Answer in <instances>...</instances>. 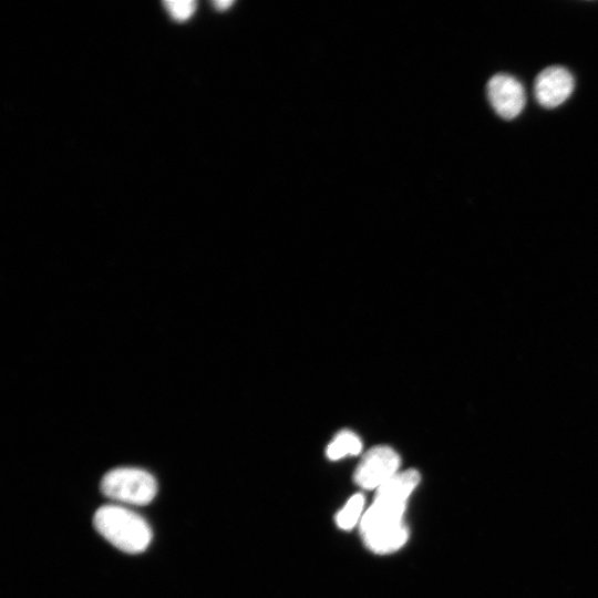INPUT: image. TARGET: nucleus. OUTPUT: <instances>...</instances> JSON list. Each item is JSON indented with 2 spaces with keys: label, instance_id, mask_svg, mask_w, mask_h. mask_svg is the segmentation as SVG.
I'll list each match as a JSON object with an SVG mask.
<instances>
[{
  "label": "nucleus",
  "instance_id": "4",
  "mask_svg": "<svg viewBox=\"0 0 598 598\" xmlns=\"http://www.w3.org/2000/svg\"><path fill=\"white\" fill-rule=\"evenodd\" d=\"M400 456L386 445L370 448L354 473V482L364 489L379 488L399 473Z\"/></svg>",
  "mask_w": 598,
  "mask_h": 598
},
{
  "label": "nucleus",
  "instance_id": "10",
  "mask_svg": "<svg viewBox=\"0 0 598 598\" xmlns=\"http://www.w3.org/2000/svg\"><path fill=\"white\" fill-rule=\"evenodd\" d=\"M233 4V1L229 0H219L215 1L214 6L217 10H226Z\"/></svg>",
  "mask_w": 598,
  "mask_h": 598
},
{
  "label": "nucleus",
  "instance_id": "8",
  "mask_svg": "<svg viewBox=\"0 0 598 598\" xmlns=\"http://www.w3.org/2000/svg\"><path fill=\"white\" fill-rule=\"evenodd\" d=\"M364 496L360 493L352 495L343 508L337 514V525L344 530H349L362 518Z\"/></svg>",
  "mask_w": 598,
  "mask_h": 598
},
{
  "label": "nucleus",
  "instance_id": "7",
  "mask_svg": "<svg viewBox=\"0 0 598 598\" xmlns=\"http://www.w3.org/2000/svg\"><path fill=\"white\" fill-rule=\"evenodd\" d=\"M362 450L360 437L349 431L343 430L336 434L326 450L328 458L332 461L340 460L346 456L358 455Z\"/></svg>",
  "mask_w": 598,
  "mask_h": 598
},
{
  "label": "nucleus",
  "instance_id": "2",
  "mask_svg": "<svg viewBox=\"0 0 598 598\" xmlns=\"http://www.w3.org/2000/svg\"><path fill=\"white\" fill-rule=\"evenodd\" d=\"M93 523L106 540L128 554L145 550L152 539V530L147 522L135 512L122 506L100 507Z\"/></svg>",
  "mask_w": 598,
  "mask_h": 598
},
{
  "label": "nucleus",
  "instance_id": "6",
  "mask_svg": "<svg viewBox=\"0 0 598 598\" xmlns=\"http://www.w3.org/2000/svg\"><path fill=\"white\" fill-rule=\"evenodd\" d=\"M574 87V76L567 69L558 65L548 66L535 79V99L542 106L554 109L570 96Z\"/></svg>",
  "mask_w": 598,
  "mask_h": 598
},
{
  "label": "nucleus",
  "instance_id": "9",
  "mask_svg": "<svg viewBox=\"0 0 598 598\" xmlns=\"http://www.w3.org/2000/svg\"><path fill=\"white\" fill-rule=\"evenodd\" d=\"M164 4L169 14L177 21L188 19L196 8V2L193 0H168Z\"/></svg>",
  "mask_w": 598,
  "mask_h": 598
},
{
  "label": "nucleus",
  "instance_id": "3",
  "mask_svg": "<svg viewBox=\"0 0 598 598\" xmlns=\"http://www.w3.org/2000/svg\"><path fill=\"white\" fill-rule=\"evenodd\" d=\"M101 492L114 501L146 505L155 497L157 483L153 475L144 470L118 467L103 476Z\"/></svg>",
  "mask_w": 598,
  "mask_h": 598
},
{
  "label": "nucleus",
  "instance_id": "5",
  "mask_svg": "<svg viewBox=\"0 0 598 598\" xmlns=\"http://www.w3.org/2000/svg\"><path fill=\"white\" fill-rule=\"evenodd\" d=\"M487 97L494 111L505 120L518 116L526 103L524 86L506 73H497L489 79Z\"/></svg>",
  "mask_w": 598,
  "mask_h": 598
},
{
  "label": "nucleus",
  "instance_id": "1",
  "mask_svg": "<svg viewBox=\"0 0 598 598\" xmlns=\"http://www.w3.org/2000/svg\"><path fill=\"white\" fill-rule=\"evenodd\" d=\"M420 478L415 470L399 472L377 489L373 503L360 520L362 539L370 550L389 554L406 543L409 532L403 515Z\"/></svg>",
  "mask_w": 598,
  "mask_h": 598
}]
</instances>
